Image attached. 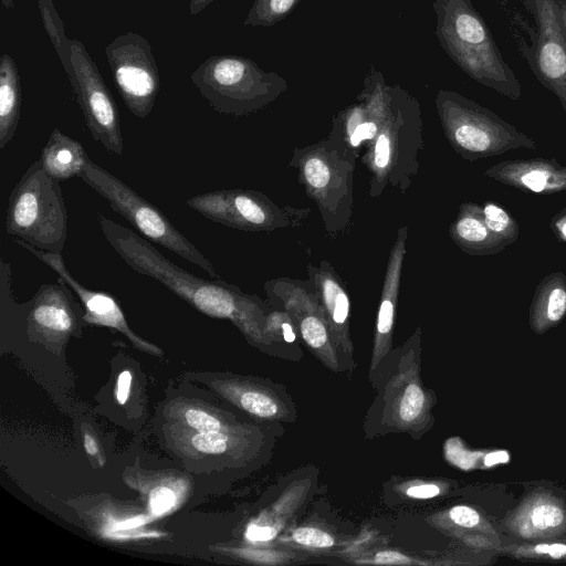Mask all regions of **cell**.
<instances>
[{"label": "cell", "mask_w": 566, "mask_h": 566, "mask_svg": "<svg viewBox=\"0 0 566 566\" xmlns=\"http://www.w3.org/2000/svg\"><path fill=\"white\" fill-rule=\"evenodd\" d=\"M67 219L60 181L51 178L36 159L9 196L7 233L39 250L61 254L67 237Z\"/></svg>", "instance_id": "52a82bcc"}, {"label": "cell", "mask_w": 566, "mask_h": 566, "mask_svg": "<svg viewBox=\"0 0 566 566\" xmlns=\"http://www.w3.org/2000/svg\"><path fill=\"white\" fill-rule=\"evenodd\" d=\"M105 55L126 107L136 117L146 118L160 91L159 70L149 41L128 31L109 42Z\"/></svg>", "instance_id": "8fae6325"}, {"label": "cell", "mask_w": 566, "mask_h": 566, "mask_svg": "<svg viewBox=\"0 0 566 566\" xmlns=\"http://www.w3.org/2000/svg\"><path fill=\"white\" fill-rule=\"evenodd\" d=\"M230 437L223 430L219 432H208L193 436L192 447L202 453L220 454L227 451L230 444Z\"/></svg>", "instance_id": "d6a6232c"}, {"label": "cell", "mask_w": 566, "mask_h": 566, "mask_svg": "<svg viewBox=\"0 0 566 566\" xmlns=\"http://www.w3.org/2000/svg\"><path fill=\"white\" fill-rule=\"evenodd\" d=\"M509 461V454L505 451H494L485 457V464L491 467Z\"/></svg>", "instance_id": "ee69618b"}, {"label": "cell", "mask_w": 566, "mask_h": 566, "mask_svg": "<svg viewBox=\"0 0 566 566\" xmlns=\"http://www.w3.org/2000/svg\"><path fill=\"white\" fill-rule=\"evenodd\" d=\"M292 548L325 551L336 547L340 542L337 535L321 523L302 524L285 532L277 539Z\"/></svg>", "instance_id": "4316f807"}, {"label": "cell", "mask_w": 566, "mask_h": 566, "mask_svg": "<svg viewBox=\"0 0 566 566\" xmlns=\"http://www.w3.org/2000/svg\"><path fill=\"white\" fill-rule=\"evenodd\" d=\"M2 7L7 10L14 8L13 0H1Z\"/></svg>", "instance_id": "7dc6e473"}, {"label": "cell", "mask_w": 566, "mask_h": 566, "mask_svg": "<svg viewBox=\"0 0 566 566\" xmlns=\"http://www.w3.org/2000/svg\"><path fill=\"white\" fill-rule=\"evenodd\" d=\"M408 227L401 226L389 251L384 283L377 311L374 342L368 373L394 348L396 310L406 255Z\"/></svg>", "instance_id": "ac0fdd59"}, {"label": "cell", "mask_w": 566, "mask_h": 566, "mask_svg": "<svg viewBox=\"0 0 566 566\" xmlns=\"http://www.w3.org/2000/svg\"><path fill=\"white\" fill-rule=\"evenodd\" d=\"M84 448L88 455L97 457L101 461L102 465L104 463L103 459L99 457V448L97 441L94 439V437L86 432L84 433Z\"/></svg>", "instance_id": "7bdbcfd3"}, {"label": "cell", "mask_w": 566, "mask_h": 566, "mask_svg": "<svg viewBox=\"0 0 566 566\" xmlns=\"http://www.w3.org/2000/svg\"><path fill=\"white\" fill-rule=\"evenodd\" d=\"M482 210L488 228L503 250L518 239V223L504 207L493 201H485Z\"/></svg>", "instance_id": "f1b7e54d"}, {"label": "cell", "mask_w": 566, "mask_h": 566, "mask_svg": "<svg viewBox=\"0 0 566 566\" xmlns=\"http://www.w3.org/2000/svg\"><path fill=\"white\" fill-rule=\"evenodd\" d=\"M227 396L249 415L271 422L292 423L297 418L296 405L286 388L270 380L233 381Z\"/></svg>", "instance_id": "ffe728a7"}, {"label": "cell", "mask_w": 566, "mask_h": 566, "mask_svg": "<svg viewBox=\"0 0 566 566\" xmlns=\"http://www.w3.org/2000/svg\"><path fill=\"white\" fill-rule=\"evenodd\" d=\"M132 386V374L129 370H124L118 375L116 386V399L119 405H124L129 396Z\"/></svg>", "instance_id": "60d3db41"}, {"label": "cell", "mask_w": 566, "mask_h": 566, "mask_svg": "<svg viewBox=\"0 0 566 566\" xmlns=\"http://www.w3.org/2000/svg\"><path fill=\"white\" fill-rule=\"evenodd\" d=\"M564 522L563 510L553 503L541 502L531 506L522 521L524 536L536 535L538 532L554 530Z\"/></svg>", "instance_id": "4dcf8cb0"}, {"label": "cell", "mask_w": 566, "mask_h": 566, "mask_svg": "<svg viewBox=\"0 0 566 566\" xmlns=\"http://www.w3.org/2000/svg\"><path fill=\"white\" fill-rule=\"evenodd\" d=\"M421 327L394 347L368 373L376 391L364 418L363 429L368 439L390 433L421 439L433 424L432 409L436 396L421 378Z\"/></svg>", "instance_id": "7a4b0ae2"}, {"label": "cell", "mask_w": 566, "mask_h": 566, "mask_svg": "<svg viewBox=\"0 0 566 566\" xmlns=\"http://www.w3.org/2000/svg\"><path fill=\"white\" fill-rule=\"evenodd\" d=\"M231 553L255 564L279 565L290 563L295 554L270 548H231Z\"/></svg>", "instance_id": "1f68e13d"}, {"label": "cell", "mask_w": 566, "mask_h": 566, "mask_svg": "<svg viewBox=\"0 0 566 566\" xmlns=\"http://www.w3.org/2000/svg\"><path fill=\"white\" fill-rule=\"evenodd\" d=\"M548 227L558 241L566 243V207L549 220Z\"/></svg>", "instance_id": "ab89813d"}, {"label": "cell", "mask_w": 566, "mask_h": 566, "mask_svg": "<svg viewBox=\"0 0 566 566\" xmlns=\"http://www.w3.org/2000/svg\"><path fill=\"white\" fill-rule=\"evenodd\" d=\"M534 20V28L520 24L530 34L522 41L521 54L537 81L556 95L566 114V39L555 0H522Z\"/></svg>", "instance_id": "5bb4252c"}, {"label": "cell", "mask_w": 566, "mask_h": 566, "mask_svg": "<svg viewBox=\"0 0 566 566\" xmlns=\"http://www.w3.org/2000/svg\"><path fill=\"white\" fill-rule=\"evenodd\" d=\"M22 104L20 74L15 62L8 53L0 56V149L14 137Z\"/></svg>", "instance_id": "cb8c5ba5"}, {"label": "cell", "mask_w": 566, "mask_h": 566, "mask_svg": "<svg viewBox=\"0 0 566 566\" xmlns=\"http://www.w3.org/2000/svg\"><path fill=\"white\" fill-rule=\"evenodd\" d=\"M186 205L206 219L249 232L297 228L311 213L310 208L279 206L250 189L211 190L188 198Z\"/></svg>", "instance_id": "30bf717a"}, {"label": "cell", "mask_w": 566, "mask_h": 566, "mask_svg": "<svg viewBox=\"0 0 566 566\" xmlns=\"http://www.w3.org/2000/svg\"><path fill=\"white\" fill-rule=\"evenodd\" d=\"M422 129L417 98L400 85H390L387 116L361 157L370 174V198H379L388 186L402 195L409 190L420 168Z\"/></svg>", "instance_id": "277c9868"}, {"label": "cell", "mask_w": 566, "mask_h": 566, "mask_svg": "<svg viewBox=\"0 0 566 566\" xmlns=\"http://www.w3.org/2000/svg\"><path fill=\"white\" fill-rule=\"evenodd\" d=\"M176 505V494L167 486H158L149 494V512L158 517L169 512Z\"/></svg>", "instance_id": "e575fe53"}, {"label": "cell", "mask_w": 566, "mask_h": 566, "mask_svg": "<svg viewBox=\"0 0 566 566\" xmlns=\"http://www.w3.org/2000/svg\"><path fill=\"white\" fill-rule=\"evenodd\" d=\"M433 10L436 35L451 60L475 82L518 101L522 84L471 0H434Z\"/></svg>", "instance_id": "3957f363"}, {"label": "cell", "mask_w": 566, "mask_h": 566, "mask_svg": "<svg viewBox=\"0 0 566 566\" xmlns=\"http://www.w3.org/2000/svg\"><path fill=\"white\" fill-rule=\"evenodd\" d=\"M97 221L109 245L135 272L160 282L199 312L231 321L253 346L283 358L264 332L271 308L268 301L220 277L206 280L189 273L166 259L146 238L102 213H97Z\"/></svg>", "instance_id": "6da1fadb"}, {"label": "cell", "mask_w": 566, "mask_h": 566, "mask_svg": "<svg viewBox=\"0 0 566 566\" xmlns=\"http://www.w3.org/2000/svg\"><path fill=\"white\" fill-rule=\"evenodd\" d=\"M555 3L557 6L562 28L566 39V0H555Z\"/></svg>", "instance_id": "bcb514c9"}, {"label": "cell", "mask_w": 566, "mask_h": 566, "mask_svg": "<svg viewBox=\"0 0 566 566\" xmlns=\"http://www.w3.org/2000/svg\"><path fill=\"white\" fill-rule=\"evenodd\" d=\"M214 0H190L189 1V12L190 15H196L205 10L209 4H211Z\"/></svg>", "instance_id": "f6af8a7d"}, {"label": "cell", "mask_w": 566, "mask_h": 566, "mask_svg": "<svg viewBox=\"0 0 566 566\" xmlns=\"http://www.w3.org/2000/svg\"><path fill=\"white\" fill-rule=\"evenodd\" d=\"M39 159L51 178L65 181L78 177L90 157L78 140L54 128Z\"/></svg>", "instance_id": "603a6c76"}, {"label": "cell", "mask_w": 566, "mask_h": 566, "mask_svg": "<svg viewBox=\"0 0 566 566\" xmlns=\"http://www.w3.org/2000/svg\"><path fill=\"white\" fill-rule=\"evenodd\" d=\"M263 289L269 304L290 315L308 350L331 371L343 373L317 291L311 280L276 277L268 280Z\"/></svg>", "instance_id": "7c38bea8"}, {"label": "cell", "mask_w": 566, "mask_h": 566, "mask_svg": "<svg viewBox=\"0 0 566 566\" xmlns=\"http://www.w3.org/2000/svg\"><path fill=\"white\" fill-rule=\"evenodd\" d=\"M357 157L329 137L295 147L289 163L321 214L327 234L337 238L352 223Z\"/></svg>", "instance_id": "5b68a950"}, {"label": "cell", "mask_w": 566, "mask_h": 566, "mask_svg": "<svg viewBox=\"0 0 566 566\" xmlns=\"http://www.w3.org/2000/svg\"><path fill=\"white\" fill-rule=\"evenodd\" d=\"M301 0H254L243 24L272 27L286 18Z\"/></svg>", "instance_id": "f546056e"}, {"label": "cell", "mask_w": 566, "mask_h": 566, "mask_svg": "<svg viewBox=\"0 0 566 566\" xmlns=\"http://www.w3.org/2000/svg\"><path fill=\"white\" fill-rule=\"evenodd\" d=\"M449 235L469 255H492L503 251L484 221L482 205L475 202L460 205Z\"/></svg>", "instance_id": "44dd1931"}, {"label": "cell", "mask_w": 566, "mask_h": 566, "mask_svg": "<svg viewBox=\"0 0 566 566\" xmlns=\"http://www.w3.org/2000/svg\"><path fill=\"white\" fill-rule=\"evenodd\" d=\"M41 19L48 36L60 59V62L69 74L72 70V39L65 34L64 22L61 19L52 0H36Z\"/></svg>", "instance_id": "83f0119b"}, {"label": "cell", "mask_w": 566, "mask_h": 566, "mask_svg": "<svg viewBox=\"0 0 566 566\" xmlns=\"http://www.w3.org/2000/svg\"><path fill=\"white\" fill-rule=\"evenodd\" d=\"M70 84L94 140L123 155L124 139L117 104L82 41L72 39Z\"/></svg>", "instance_id": "4fadbf2b"}, {"label": "cell", "mask_w": 566, "mask_h": 566, "mask_svg": "<svg viewBox=\"0 0 566 566\" xmlns=\"http://www.w3.org/2000/svg\"><path fill=\"white\" fill-rule=\"evenodd\" d=\"M13 242L46 264L69 285L83 304V319L85 323L115 328L125 334L138 347L153 353H160L151 344L149 345L132 332L115 296L107 292L91 290L82 285L67 270L60 253L39 250L17 238H13Z\"/></svg>", "instance_id": "e0dca14e"}, {"label": "cell", "mask_w": 566, "mask_h": 566, "mask_svg": "<svg viewBox=\"0 0 566 566\" xmlns=\"http://www.w3.org/2000/svg\"><path fill=\"white\" fill-rule=\"evenodd\" d=\"M357 564H377V565H413L424 564V562L416 560L402 553L396 551H379L370 558L358 559Z\"/></svg>", "instance_id": "8d00e7d4"}, {"label": "cell", "mask_w": 566, "mask_h": 566, "mask_svg": "<svg viewBox=\"0 0 566 566\" xmlns=\"http://www.w3.org/2000/svg\"><path fill=\"white\" fill-rule=\"evenodd\" d=\"M265 335L280 349L284 359L297 361L303 353L298 346L300 334L290 315L273 307L266 315Z\"/></svg>", "instance_id": "484cf974"}, {"label": "cell", "mask_w": 566, "mask_h": 566, "mask_svg": "<svg viewBox=\"0 0 566 566\" xmlns=\"http://www.w3.org/2000/svg\"><path fill=\"white\" fill-rule=\"evenodd\" d=\"M153 520L151 515H136L122 521L114 522L107 528V533L138 528Z\"/></svg>", "instance_id": "f35d334b"}, {"label": "cell", "mask_w": 566, "mask_h": 566, "mask_svg": "<svg viewBox=\"0 0 566 566\" xmlns=\"http://www.w3.org/2000/svg\"><path fill=\"white\" fill-rule=\"evenodd\" d=\"M307 275L314 284L343 373L356 368L354 345L350 337V297L332 263L322 260L319 265L307 263Z\"/></svg>", "instance_id": "2e32d148"}, {"label": "cell", "mask_w": 566, "mask_h": 566, "mask_svg": "<svg viewBox=\"0 0 566 566\" xmlns=\"http://www.w3.org/2000/svg\"><path fill=\"white\" fill-rule=\"evenodd\" d=\"M401 491L408 499L427 500L438 496L441 493V488L436 482L416 480L403 484Z\"/></svg>", "instance_id": "d590c367"}, {"label": "cell", "mask_w": 566, "mask_h": 566, "mask_svg": "<svg viewBox=\"0 0 566 566\" xmlns=\"http://www.w3.org/2000/svg\"><path fill=\"white\" fill-rule=\"evenodd\" d=\"M305 486L300 484L292 486L287 495L283 494L274 505L264 512L260 518L249 524L244 536L250 543H264L274 539L281 527L297 510L305 499Z\"/></svg>", "instance_id": "d4e9b609"}, {"label": "cell", "mask_w": 566, "mask_h": 566, "mask_svg": "<svg viewBox=\"0 0 566 566\" xmlns=\"http://www.w3.org/2000/svg\"><path fill=\"white\" fill-rule=\"evenodd\" d=\"M190 80L213 109L237 117L264 108L289 87L276 72L264 71L253 60L235 54L209 56Z\"/></svg>", "instance_id": "8992f818"}, {"label": "cell", "mask_w": 566, "mask_h": 566, "mask_svg": "<svg viewBox=\"0 0 566 566\" xmlns=\"http://www.w3.org/2000/svg\"><path fill=\"white\" fill-rule=\"evenodd\" d=\"M390 85L371 69L355 103L342 109L332 122L329 137L357 158L376 137L389 105Z\"/></svg>", "instance_id": "9a60e30c"}, {"label": "cell", "mask_w": 566, "mask_h": 566, "mask_svg": "<svg viewBox=\"0 0 566 566\" xmlns=\"http://www.w3.org/2000/svg\"><path fill=\"white\" fill-rule=\"evenodd\" d=\"M449 518L461 527L471 528L479 524L480 516L476 511L465 505H457L449 510Z\"/></svg>", "instance_id": "74e56055"}, {"label": "cell", "mask_w": 566, "mask_h": 566, "mask_svg": "<svg viewBox=\"0 0 566 566\" xmlns=\"http://www.w3.org/2000/svg\"><path fill=\"white\" fill-rule=\"evenodd\" d=\"M78 177L105 198L148 241L158 243L201 268L211 279L219 277L212 263L191 243L163 211L139 196L124 181L90 158Z\"/></svg>", "instance_id": "9c48e42d"}, {"label": "cell", "mask_w": 566, "mask_h": 566, "mask_svg": "<svg viewBox=\"0 0 566 566\" xmlns=\"http://www.w3.org/2000/svg\"><path fill=\"white\" fill-rule=\"evenodd\" d=\"M566 314V275L562 271L545 275L536 285L530 306V326L542 334L557 325Z\"/></svg>", "instance_id": "7402d4cb"}, {"label": "cell", "mask_w": 566, "mask_h": 566, "mask_svg": "<svg viewBox=\"0 0 566 566\" xmlns=\"http://www.w3.org/2000/svg\"><path fill=\"white\" fill-rule=\"evenodd\" d=\"M534 551L539 554H548L551 557L559 558L566 555V545L563 544H552V545H537L534 547Z\"/></svg>", "instance_id": "b9f144b4"}, {"label": "cell", "mask_w": 566, "mask_h": 566, "mask_svg": "<svg viewBox=\"0 0 566 566\" xmlns=\"http://www.w3.org/2000/svg\"><path fill=\"white\" fill-rule=\"evenodd\" d=\"M185 419L189 427L201 433L219 432L223 430L222 422L203 410L188 409Z\"/></svg>", "instance_id": "836d02e7"}, {"label": "cell", "mask_w": 566, "mask_h": 566, "mask_svg": "<svg viewBox=\"0 0 566 566\" xmlns=\"http://www.w3.org/2000/svg\"><path fill=\"white\" fill-rule=\"evenodd\" d=\"M484 176L525 192L553 195L566 190V166L554 158L503 160L485 169Z\"/></svg>", "instance_id": "d6986e66"}, {"label": "cell", "mask_w": 566, "mask_h": 566, "mask_svg": "<svg viewBox=\"0 0 566 566\" xmlns=\"http://www.w3.org/2000/svg\"><path fill=\"white\" fill-rule=\"evenodd\" d=\"M434 103L446 138L465 160L499 156L517 148L538 149L532 137L458 92L439 90Z\"/></svg>", "instance_id": "ba28073f"}]
</instances>
